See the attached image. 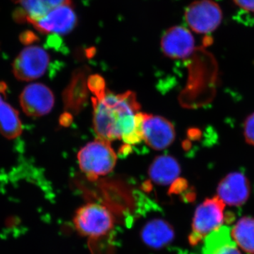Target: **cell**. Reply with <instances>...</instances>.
Listing matches in <instances>:
<instances>
[{
	"label": "cell",
	"mask_w": 254,
	"mask_h": 254,
	"mask_svg": "<svg viewBox=\"0 0 254 254\" xmlns=\"http://www.w3.org/2000/svg\"><path fill=\"white\" fill-rule=\"evenodd\" d=\"M141 238L148 247L158 250L173 242L175 232L168 222L161 219H154L147 222L143 227Z\"/></svg>",
	"instance_id": "obj_12"
},
{
	"label": "cell",
	"mask_w": 254,
	"mask_h": 254,
	"mask_svg": "<svg viewBox=\"0 0 254 254\" xmlns=\"http://www.w3.org/2000/svg\"><path fill=\"white\" fill-rule=\"evenodd\" d=\"M20 223V220L17 217L11 216L6 219V227L7 228L13 229L18 225Z\"/></svg>",
	"instance_id": "obj_22"
},
{
	"label": "cell",
	"mask_w": 254,
	"mask_h": 254,
	"mask_svg": "<svg viewBox=\"0 0 254 254\" xmlns=\"http://www.w3.org/2000/svg\"><path fill=\"white\" fill-rule=\"evenodd\" d=\"M0 132L9 139H14L22 133V124L18 112L0 95Z\"/></svg>",
	"instance_id": "obj_14"
},
{
	"label": "cell",
	"mask_w": 254,
	"mask_h": 254,
	"mask_svg": "<svg viewBox=\"0 0 254 254\" xmlns=\"http://www.w3.org/2000/svg\"><path fill=\"white\" fill-rule=\"evenodd\" d=\"M244 134L247 143L254 146V113L250 115L245 120Z\"/></svg>",
	"instance_id": "obj_17"
},
{
	"label": "cell",
	"mask_w": 254,
	"mask_h": 254,
	"mask_svg": "<svg viewBox=\"0 0 254 254\" xmlns=\"http://www.w3.org/2000/svg\"><path fill=\"white\" fill-rule=\"evenodd\" d=\"M142 138L153 149L163 150L175 141V128L173 124L163 117L144 114Z\"/></svg>",
	"instance_id": "obj_8"
},
{
	"label": "cell",
	"mask_w": 254,
	"mask_h": 254,
	"mask_svg": "<svg viewBox=\"0 0 254 254\" xmlns=\"http://www.w3.org/2000/svg\"><path fill=\"white\" fill-rule=\"evenodd\" d=\"M233 1L244 11L254 13V0H233Z\"/></svg>",
	"instance_id": "obj_18"
},
{
	"label": "cell",
	"mask_w": 254,
	"mask_h": 254,
	"mask_svg": "<svg viewBox=\"0 0 254 254\" xmlns=\"http://www.w3.org/2000/svg\"><path fill=\"white\" fill-rule=\"evenodd\" d=\"M23 111L30 117L44 116L51 111L55 97L48 86L42 83H32L23 89L20 95Z\"/></svg>",
	"instance_id": "obj_9"
},
{
	"label": "cell",
	"mask_w": 254,
	"mask_h": 254,
	"mask_svg": "<svg viewBox=\"0 0 254 254\" xmlns=\"http://www.w3.org/2000/svg\"><path fill=\"white\" fill-rule=\"evenodd\" d=\"M117 159L110 142L100 138L85 145L78 154L80 168L91 181L111 173Z\"/></svg>",
	"instance_id": "obj_2"
},
{
	"label": "cell",
	"mask_w": 254,
	"mask_h": 254,
	"mask_svg": "<svg viewBox=\"0 0 254 254\" xmlns=\"http://www.w3.org/2000/svg\"><path fill=\"white\" fill-rule=\"evenodd\" d=\"M222 19V10L213 0L193 1L185 11V20L189 27L199 34H208L215 31Z\"/></svg>",
	"instance_id": "obj_5"
},
{
	"label": "cell",
	"mask_w": 254,
	"mask_h": 254,
	"mask_svg": "<svg viewBox=\"0 0 254 254\" xmlns=\"http://www.w3.org/2000/svg\"><path fill=\"white\" fill-rule=\"evenodd\" d=\"M217 191L224 203L240 206L245 204L250 196V182L245 174L240 172L230 173L219 183Z\"/></svg>",
	"instance_id": "obj_11"
},
{
	"label": "cell",
	"mask_w": 254,
	"mask_h": 254,
	"mask_svg": "<svg viewBox=\"0 0 254 254\" xmlns=\"http://www.w3.org/2000/svg\"><path fill=\"white\" fill-rule=\"evenodd\" d=\"M233 240L246 253L254 254V218L244 217L231 229Z\"/></svg>",
	"instance_id": "obj_15"
},
{
	"label": "cell",
	"mask_w": 254,
	"mask_h": 254,
	"mask_svg": "<svg viewBox=\"0 0 254 254\" xmlns=\"http://www.w3.org/2000/svg\"><path fill=\"white\" fill-rule=\"evenodd\" d=\"M30 23L44 34H67L76 26L77 16L71 4H66L50 10L43 17Z\"/></svg>",
	"instance_id": "obj_7"
},
{
	"label": "cell",
	"mask_w": 254,
	"mask_h": 254,
	"mask_svg": "<svg viewBox=\"0 0 254 254\" xmlns=\"http://www.w3.org/2000/svg\"><path fill=\"white\" fill-rule=\"evenodd\" d=\"M213 254H241V253L237 249L236 242H234L230 245L222 247Z\"/></svg>",
	"instance_id": "obj_20"
},
{
	"label": "cell",
	"mask_w": 254,
	"mask_h": 254,
	"mask_svg": "<svg viewBox=\"0 0 254 254\" xmlns=\"http://www.w3.org/2000/svg\"><path fill=\"white\" fill-rule=\"evenodd\" d=\"M164 55L172 59L190 58L195 49V41L190 30L183 26H174L164 33L161 39Z\"/></svg>",
	"instance_id": "obj_10"
},
{
	"label": "cell",
	"mask_w": 254,
	"mask_h": 254,
	"mask_svg": "<svg viewBox=\"0 0 254 254\" xmlns=\"http://www.w3.org/2000/svg\"><path fill=\"white\" fill-rule=\"evenodd\" d=\"M181 173L180 164L170 155H160L153 160L148 175L152 181L159 185L168 186L175 182Z\"/></svg>",
	"instance_id": "obj_13"
},
{
	"label": "cell",
	"mask_w": 254,
	"mask_h": 254,
	"mask_svg": "<svg viewBox=\"0 0 254 254\" xmlns=\"http://www.w3.org/2000/svg\"><path fill=\"white\" fill-rule=\"evenodd\" d=\"M47 7L48 9L51 10L66 4H71V0H44Z\"/></svg>",
	"instance_id": "obj_21"
},
{
	"label": "cell",
	"mask_w": 254,
	"mask_h": 254,
	"mask_svg": "<svg viewBox=\"0 0 254 254\" xmlns=\"http://www.w3.org/2000/svg\"><path fill=\"white\" fill-rule=\"evenodd\" d=\"M6 83H4V82H0V94H4L5 95V93H6Z\"/></svg>",
	"instance_id": "obj_23"
},
{
	"label": "cell",
	"mask_w": 254,
	"mask_h": 254,
	"mask_svg": "<svg viewBox=\"0 0 254 254\" xmlns=\"http://www.w3.org/2000/svg\"><path fill=\"white\" fill-rule=\"evenodd\" d=\"M225 203L218 196L207 198L195 210L192 223V232L189 237L190 245L195 246L210 232L216 230L223 223Z\"/></svg>",
	"instance_id": "obj_3"
},
{
	"label": "cell",
	"mask_w": 254,
	"mask_h": 254,
	"mask_svg": "<svg viewBox=\"0 0 254 254\" xmlns=\"http://www.w3.org/2000/svg\"><path fill=\"white\" fill-rule=\"evenodd\" d=\"M93 127L98 138L113 141L122 139L128 144L139 143L144 113L133 92L115 95L106 91L93 98Z\"/></svg>",
	"instance_id": "obj_1"
},
{
	"label": "cell",
	"mask_w": 254,
	"mask_h": 254,
	"mask_svg": "<svg viewBox=\"0 0 254 254\" xmlns=\"http://www.w3.org/2000/svg\"><path fill=\"white\" fill-rule=\"evenodd\" d=\"M38 40V37L34 33L30 31L23 32L22 34L20 36V41H21V43L24 45H28V46L33 44Z\"/></svg>",
	"instance_id": "obj_19"
},
{
	"label": "cell",
	"mask_w": 254,
	"mask_h": 254,
	"mask_svg": "<svg viewBox=\"0 0 254 254\" xmlns=\"http://www.w3.org/2000/svg\"><path fill=\"white\" fill-rule=\"evenodd\" d=\"M234 242L231 228L227 226H220L205 237L202 254H213L217 250Z\"/></svg>",
	"instance_id": "obj_16"
},
{
	"label": "cell",
	"mask_w": 254,
	"mask_h": 254,
	"mask_svg": "<svg viewBox=\"0 0 254 254\" xmlns=\"http://www.w3.org/2000/svg\"><path fill=\"white\" fill-rule=\"evenodd\" d=\"M50 62L49 55L41 47H26L13 63V73L20 81H33L44 75Z\"/></svg>",
	"instance_id": "obj_6"
},
{
	"label": "cell",
	"mask_w": 254,
	"mask_h": 254,
	"mask_svg": "<svg viewBox=\"0 0 254 254\" xmlns=\"http://www.w3.org/2000/svg\"><path fill=\"white\" fill-rule=\"evenodd\" d=\"M73 222L80 235L95 239L105 236L114 227L111 213L97 203H88L78 209Z\"/></svg>",
	"instance_id": "obj_4"
}]
</instances>
